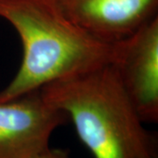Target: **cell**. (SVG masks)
<instances>
[{
    "mask_svg": "<svg viewBox=\"0 0 158 158\" xmlns=\"http://www.w3.org/2000/svg\"><path fill=\"white\" fill-rule=\"evenodd\" d=\"M40 91L66 113L94 158H157L155 139L113 63L51 83Z\"/></svg>",
    "mask_w": 158,
    "mask_h": 158,
    "instance_id": "cell-2",
    "label": "cell"
},
{
    "mask_svg": "<svg viewBox=\"0 0 158 158\" xmlns=\"http://www.w3.org/2000/svg\"><path fill=\"white\" fill-rule=\"evenodd\" d=\"M32 158H71L69 154L65 150L58 149V148H48L43 152L40 153L39 155Z\"/></svg>",
    "mask_w": 158,
    "mask_h": 158,
    "instance_id": "cell-6",
    "label": "cell"
},
{
    "mask_svg": "<svg viewBox=\"0 0 158 158\" xmlns=\"http://www.w3.org/2000/svg\"><path fill=\"white\" fill-rule=\"evenodd\" d=\"M0 19L22 43L20 66L0 102L112 63L115 44L100 41L66 16L56 0H0Z\"/></svg>",
    "mask_w": 158,
    "mask_h": 158,
    "instance_id": "cell-1",
    "label": "cell"
},
{
    "mask_svg": "<svg viewBox=\"0 0 158 158\" xmlns=\"http://www.w3.org/2000/svg\"><path fill=\"white\" fill-rule=\"evenodd\" d=\"M68 119L40 89L0 102V158H32L45 151L52 134Z\"/></svg>",
    "mask_w": 158,
    "mask_h": 158,
    "instance_id": "cell-3",
    "label": "cell"
},
{
    "mask_svg": "<svg viewBox=\"0 0 158 158\" xmlns=\"http://www.w3.org/2000/svg\"><path fill=\"white\" fill-rule=\"evenodd\" d=\"M143 122L158 120V17L117 43L112 62Z\"/></svg>",
    "mask_w": 158,
    "mask_h": 158,
    "instance_id": "cell-4",
    "label": "cell"
},
{
    "mask_svg": "<svg viewBox=\"0 0 158 158\" xmlns=\"http://www.w3.org/2000/svg\"><path fill=\"white\" fill-rule=\"evenodd\" d=\"M75 24L97 40L115 44L157 16L158 0H56Z\"/></svg>",
    "mask_w": 158,
    "mask_h": 158,
    "instance_id": "cell-5",
    "label": "cell"
}]
</instances>
